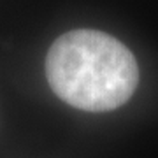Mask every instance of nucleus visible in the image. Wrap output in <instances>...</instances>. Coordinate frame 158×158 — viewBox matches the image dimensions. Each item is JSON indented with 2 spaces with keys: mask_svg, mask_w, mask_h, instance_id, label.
Here are the masks:
<instances>
[{
  "mask_svg": "<svg viewBox=\"0 0 158 158\" xmlns=\"http://www.w3.org/2000/svg\"><path fill=\"white\" fill-rule=\"evenodd\" d=\"M46 77L65 104L86 113H107L134 95L139 67L116 37L91 28L65 32L51 44Z\"/></svg>",
  "mask_w": 158,
  "mask_h": 158,
  "instance_id": "1",
  "label": "nucleus"
}]
</instances>
